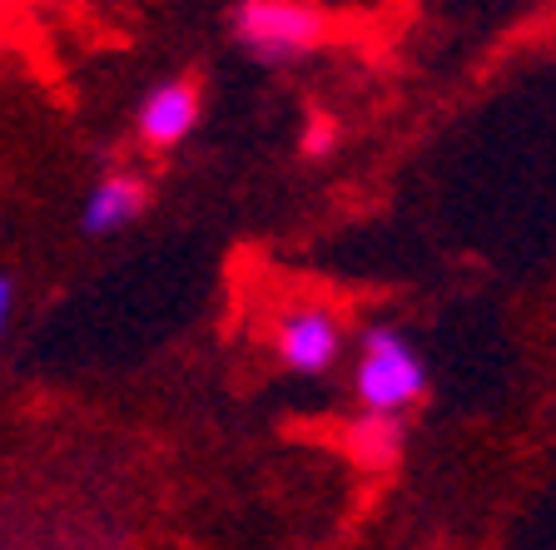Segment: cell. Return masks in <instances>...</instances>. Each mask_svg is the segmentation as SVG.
<instances>
[{
    "mask_svg": "<svg viewBox=\"0 0 556 550\" xmlns=\"http://www.w3.org/2000/svg\"><path fill=\"white\" fill-rule=\"evenodd\" d=\"M432 387V367L417 337L397 322H363L358 357H353V397L368 417H403Z\"/></svg>",
    "mask_w": 556,
    "mask_h": 550,
    "instance_id": "cell-1",
    "label": "cell"
},
{
    "mask_svg": "<svg viewBox=\"0 0 556 550\" xmlns=\"http://www.w3.org/2000/svg\"><path fill=\"white\" fill-rule=\"evenodd\" d=\"M229 35L258 65H299L328 40V11L308 0H239L229 11Z\"/></svg>",
    "mask_w": 556,
    "mask_h": 550,
    "instance_id": "cell-2",
    "label": "cell"
},
{
    "mask_svg": "<svg viewBox=\"0 0 556 550\" xmlns=\"http://www.w3.org/2000/svg\"><path fill=\"white\" fill-rule=\"evenodd\" d=\"M278 367L293 372V378H324L343 362L348 353V328L328 303H293L274 318V333H268Z\"/></svg>",
    "mask_w": 556,
    "mask_h": 550,
    "instance_id": "cell-3",
    "label": "cell"
},
{
    "mask_svg": "<svg viewBox=\"0 0 556 550\" xmlns=\"http://www.w3.org/2000/svg\"><path fill=\"white\" fill-rule=\"evenodd\" d=\"M199 115H204V94H199L194 80H164L154 85L135 110V135L150 144V150H174V144H185L194 135Z\"/></svg>",
    "mask_w": 556,
    "mask_h": 550,
    "instance_id": "cell-4",
    "label": "cell"
},
{
    "mask_svg": "<svg viewBox=\"0 0 556 550\" xmlns=\"http://www.w3.org/2000/svg\"><path fill=\"white\" fill-rule=\"evenodd\" d=\"M144 208H150V179L144 174H129V169L100 174L80 204V233L110 239V233L129 229L135 218H144Z\"/></svg>",
    "mask_w": 556,
    "mask_h": 550,
    "instance_id": "cell-5",
    "label": "cell"
},
{
    "mask_svg": "<svg viewBox=\"0 0 556 550\" xmlns=\"http://www.w3.org/2000/svg\"><path fill=\"white\" fill-rule=\"evenodd\" d=\"M348 447H353V457H358L363 466H393L407 447V426H403V417L363 412L348 422Z\"/></svg>",
    "mask_w": 556,
    "mask_h": 550,
    "instance_id": "cell-6",
    "label": "cell"
},
{
    "mask_svg": "<svg viewBox=\"0 0 556 550\" xmlns=\"http://www.w3.org/2000/svg\"><path fill=\"white\" fill-rule=\"evenodd\" d=\"M11 318H15V283H11V273H0V343L11 333Z\"/></svg>",
    "mask_w": 556,
    "mask_h": 550,
    "instance_id": "cell-7",
    "label": "cell"
},
{
    "mask_svg": "<svg viewBox=\"0 0 556 550\" xmlns=\"http://www.w3.org/2000/svg\"><path fill=\"white\" fill-rule=\"evenodd\" d=\"M318 144H333V125L313 129V135H308V154H318Z\"/></svg>",
    "mask_w": 556,
    "mask_h": 550,
    "instance_id": "cell-8",
    "label": "cell"
}]
</instances>
